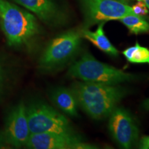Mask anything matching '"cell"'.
I'll list each match as a JSON object with an SVG mask.
<instances>
[{
    "mask_svg": "<svg viewBox=\"0 0 149 149\" xmlns=\"http://www.w3.org/2000/svg\"><path fill=\"white\" fill-rule=\"evenodd\" d=\"M26 113L31 134L74 133L68 119L44 102L31 104Z\"/></svg>",
    "mask_w": 149,
    "mask_h": 149,
    "instance_id": "obj_4",
    "label": "cell"
},
{
    "mask_svg": "<svg viewBox=\"0 0 149 149\" xmlns=\"http://www.w3.org/2000/svg\"><path fill=\"white\" fill-rule=\"evenodd\" d=\"M140 1H144V2L145 3V4L146 5L147 8H148V9L149 10V0H140Z\"/></svg>",
    "mask_w": 149,
    "mask_h": 149,
    "instance_id": "obj_17",
    "label": "cell"
},
{
    "mask_svg": "<svg viewBox=\"0 0 149 149\" xmlns=\"http://www.w3.org/2000/svg\"><path fill=\"white\" fill-rule=\"evenodd\" d=\"M136 1H140V0H136Z\"/></svg>",
    "mask_w": 149,
    "mask_h": 149,
    "instance_id": "obj_19",
    "label": "cell"
},
{
    "mask_svg": "<svg viewBox=\"0 0 149 149\" xmlns=\"http://www.w3.org/2000/svg\"><path fill=\"white\" fill-rule=\"evenodd\" d=\"M104 24L105 22L99 24L97 29L94 32L89 31L88 29H82L80 31L81 37H84L85 39L91 42L104 53L113 57H117L119 55L118 51L111 44L107 37L104 34Z\"/></svg>",
    "mask_w": 149,
    "mask_h": 149,
    "instance_id": "obj_12",
    "label": "cell"
},
{
    "mask_svg": "<svg viewBox=\"0 0 149 149\" xmlns=\"http://www.w3.org/2000/svg\"><path fill=\"white\" fill-rule=\"evenodd\" d=\"M68 74L83 81L109 85H118L137 78L133 74L100 62L88 52L83 53L79 60L70 66Z\"/></svg>",
    "mask_w": 149,
    "mask_h": 149,
    "instance_id": "obj_3",
    "label": "cell"
},
{
    "mask_svg": "<svg viewBox=\"0 0 149 149\" xmlns=\"http://www.w3.org/2000/svg\"><path fill=\"white\" fill-rule=\"evenodd\" d=\"M120 1H122V2H124V3H128V0H120Z\"/></svg>",
    "mask_w": 149,
    "mask_h": 149,
    "instance_id": "obj_18",
    "label": "cell"
},
{
    "mask_svg": "<svg viewBox=\"0 0 149 149\" xmlns=\"http://www.w3.org/2000/svg\"><path fill=\"white\" fill-rule=\"evenodd\" d=\"M84 15V28L133 15L132 6L120 0H78Z\"/></svg>",
    "mask_w": 149,
    "mask_h": 149,
    "instance_id": "obj_6",
    "label": "cell"
},
{
    "mask_svg": "<svg viewBox=\"0 0 149 149\" xmlns=\"http://www.w3.org/2000/svg\"><path fill=\"white\" fill-rule=\"evenodd\" d=\"M123 55L130 63L134 64H149V50L136 43L135 46L126 48Z\"/></svg>",
    "mask_w": 149,
    "mask_h": 149,
    "instance_id": "obj_14",
    "label": "cell"
},
{
    "mask_svg": "<svg viewBox=\"0 0 149 149\" xmlns=\"http://www.w3.org/2000/svg\"><path fill=\"white\" fill-rule=\"evenodd\" d=\"M142 107L145 110H149V98L146 99L143 102Z\"/></svg>",
    "mask_w": 149,
    "mask_h": 149,
    "instance_id": "obj_16",
    "label": "cell"
},
{
    "mask_svg": "<svg viewBox=\"0 0 149 149\" xmlns=\"http://www.w3.org/2000/svg\"><path fill=\"white\" fill-rule=\"evenodd\" d=\"M132 8L135 14L137 15L143 17L148 13V9L145 3L142 1H137V2L132 6Z\"/></svg>",
    "mask_w": 149,
    "mask_h": 149,
    "instance_id": "obj_15",
    "label": "cell"
},
{
    "mask_svg": "<svg viewBox=\"0 0 149 149\" xmlns=\"http://www.w3.org/2000/svg\"><path fill=\"white\" fill-rule=\"evenodd\" d=\"M109 130L113 139L123 148H130L139 139V128L133 117L123 107H116L109 115Z\"/></svg>",
    "mask_w": 149,
    "mask_h": 149,
    "instance_id": "obj_7",
    "label": "cell"
},
{
    "mask_svg": "<svg viewBox=\"0 0 149 149\" xmlns=\"http://www.w3.org/2000/svg\"><path fill=\"white\" fill-rule=\"evenodd\" d=\"M33 149H95V145L86 142L75 133L31 134L25 145Z\"/></svg>",
    "mask_w": 149,
    "mask_h": 149,
    "instance_id": "obj_8",
    "label": "cell"
},
{
    "mask_svg": "<svg viewBox=\"0 0 149 149\" xmlns=\"http://www.w3.org/2000/svg\"><path fill=\"white\" fill-rule=\"evenodd\" d=\"M51 100L55 105L65 114L70 117L78 116V102L71 89L59 87L51 93Z\"/></svg>",
    "mask_w": 149,
    "mask_h": 149,
    "instance_id": "obj_11",
    "label": "cell"
},
{
    "mask_svg": "<svg viewBox=\"0 0 149 149\" xmlns=\"http://www.w3.org/2000/svg\"><path fill=\"white\" fill-rule=\"evenodd\" d=\"M71 90L77 98L78 105L93 120L109 117L128 91L118 85L76 81Z\"/></svg>",
    "mask_w": 149,
    "mask_h": 149,
    "instance_id": "obj_1",
    "label": "cell"
},
{
    "mask_svg": "<svg viewBox=\"0 0 149 149\" xmlns=\"http://www.w3.org/2000/svg\"><path fill=\"white\" fill-rule=\"evenodd\" d=\"M30 135L26 107L22 102L15 107L9 115L6 124L5 136L10 144L20 147L25 146Z\"/></svg>",
    "mask_w": 149,
    "mask_h": 149,
    "instance_id": "obj_9",
    "label": "cell"
},
{
    "mask_svg": "<svg viewBox=\"0 0 149 149\" xmlns=\"http://www.w3.org/2000/svg\"><path fill=\"white\" fill-rule=\"evenodd\" d=\"M41 20L50 24H61L64 17L54 0H14Z\"/></svg>",
    "mask_w": 149,
    "mask_h": 149,
    "instance_id": "obj_10",
    "label": "cell"
},
{
    "mask_svg": "<svg viewBox=\"0 0 149 149\" xmlns=\"http://www.w3.org/2000/svg\"><path fill=\"white\" fill-rule=\"evenodd\" d=\"M81 37L80 31L70 30L54 38L41 56L40 68L51 70L68 62L79 50Z\"/></svg>",
    "mask_w": 149,
    "mask_h": 149,
    "instance_id": "obj_5",
    "label": "cell"
},
{
    "mask_svg": "<svg viewBox=\"0 0 149 149\" xmlns=\"http://www.w3.org/2000/svg\"><path fill=\"white\" fill-rule=\"evenodd\" d=\"M0 24L10 46L26 44L40 33L36 17L7 0H0Z\"/></svg>",
    "mask_w": 149,
    "mask_h": 149,
    "instance_id": "obj_2",
    "label": "cell"
},
{
    "mask_svg": "<svg viewBox=\"0 0 149 149\" xmlns=\"http://www.w3.org/2000/svg\"><path fill=\"white\" fill-rule=\"evenodd\" d=\"M128 29L130 33L135 35L149 32V24L142 16L129 15L119 19Z\"/></svg>",
    "mask_w": 149,
    "mask_h": 149,
    "instance_id": "obj_13",
    "label": "cell"
}]
</instances>
